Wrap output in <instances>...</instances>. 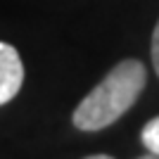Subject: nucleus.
<instances>
[{"mask_svg": "<svg viewBox=\"0 0 159 159\" xmlns=\"http://www.w3.org/2000/svg\"><path fill=\"white\" fill-rule=\"evenodd\" d=\"M147 83V69L138 60H121L107 76L81 100L71 114L74 126L81 131H102L135 105Z\"/></svg>", "mask_w": 159, "mask_h": 159, "instance_id": "1", "label": "nucleus"}, {"mask_svg": "<svg viewBox=\"0 0 159 159\" xmlns=\"http://www.w3.org/2000/svg\"><path fill=\"white\" fill-rule=\"evenodd\" d=\"M24 83V64L17 48L0 40V105L17 98Z\"/></svg>", "mask_w": 159, "mask_h": 159, "instance_id": "2", "label": "nucleus"}, {"mask_svg": "<svg viewBox=\"0 0 159 159\" xmlns=\"http://www.w3.org/2000/svg\"><path fill=\"white\" fill-rule=\"evenodd\" d=\"M140 140H143V145L150 150L152 154L159 157V116L150 119L143 126V133H140Z\"/></svg>", "mask_w": 159, "mask_h": 159, "instance_id": "3", "label": "nucleus"}, {"mask_svg": "<svg viewBox=\"0 0 159 159\" xmlns=\"http://www.w3.org/2000/svg\"><path fill=\"white\" fill-rule=\"evenodd\" d=\"M152 64H154V71L159 76V21H157L154 33H152Z\"/></svg>", "mask_w": 159, "mask_h": 159, "instance_id": "4", "label": "nucleus"}, {"mask_svg": "<svg viewBox=\"0 0 159 159\" xmlns=\"http://www.w3.org/2000/svg\"><path fill=\"white\" fill-rule=\"evenodd\" d=\"M83 159H114L109 154H90V157H83Z\"/></svg>", "mask_w": 159, "mask_h": 159, "instance_id": "5", "label": "nucleus"}, {"mask_svg": "<svg viewBox=\"0 0 159 159\" xmlns=\"http://www.w3.org/2000/svg\"><path fill=\"white\" fill-rule=\"evenodd\" d=\"M138 159H159V157H157V154H152V152H150V154H145V157H138Z\"/></svg>", "mask_w": 159, "mask_h": 159, "instance_id": "6", "label": "nucleus"}]
</instances>
